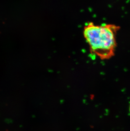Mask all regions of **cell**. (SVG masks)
<instances>
[{
	"mask_svg": "<svg viewBox=\"0 0 130 131\" xmlns=\"http://www.w3.org/2000/svg\"><path fill=\"white\" fill-rule=\"evenodd\" d=\"M120 26L114 24H85L83 35L91 54L102 60H109L115 54L117 35Z\"/></svg>",
	"mask_w": 130,
	"mask_h": 131,
	"instance_id": "obj_1",
	"label": "cell"
},
{
	"mask_svg": "<svg viewBox=\"0 0 130 131\" xmlns=\"http://www.w3.org/2000/svg\"><path fill=\"white\" fill-rule=\"evenodd\" d=\"M129 110H130V106H129Z\"/></svg>",
	"mask_w": 130,
	"mask_h": 131,
	"instance_id": "obj_2",
	"label": "cell"
}]
</instances>
